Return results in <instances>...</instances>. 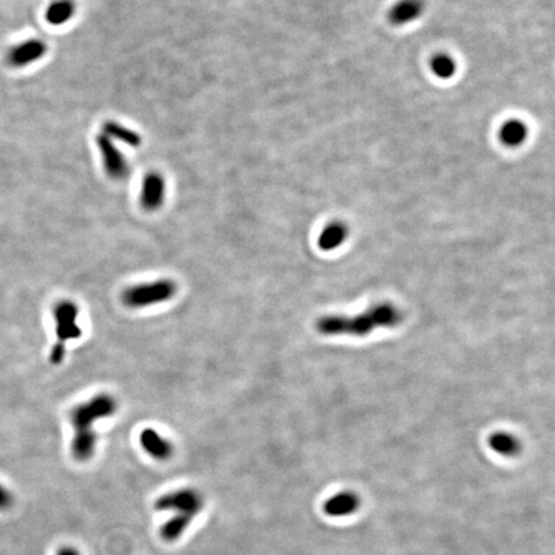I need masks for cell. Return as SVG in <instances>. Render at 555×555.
Returning a JSON list of instances; mask_svg holds the SVG:
<instances>
[{"instance_id":"cell-4","label":"cell","mask_w":555,"mask_h":555,"mask_svg":"<svg viewBox=\"0 0 555 555\" xmlns=\"http://www.w3.org/2000/svg\"><path fill=\"white\" fill-rule=\"evenodd\" d=\"M205 506L203 496L194 488H180L159 496L155 503L159 512H172L174 516H185L194 518Z\"/></svg>"},{"instance_id":"cell-15","label":"cell","mask_w":555,"mask_h":555,"mask_svg":"<svg viewBox=\"0 0 555 555\" xmlns=\"http://www.w3.org/2000/svg\"><path fill=\"white\" fill-rule=\"evenodd\" d=\"M499 137L508 147H517L521 146L527 138V128L522 121L510 120L501 126Z\"/></svg>"},{"instance_id":"cell-8","label":"cell","mask_w":555,"mask_h":555,"mask_svg":"<svg viewBox=\"0 0 555 555\" xmlns=\"http://www.w3.org/2000/svg\"><path fill=\"white\" fill-rule=\"evenodd\" d=\"M139 444L141 449L150 457L163 462L170 459L174 454V446L171 441L162 436L155 428H144L139 435Z\"/></svg>"},{"instance_id":"cell-10","label":"cell","mask_w":555,"mask_h":555,"mask_svg":"<svg viewBox=\"0 0 555 555\" xmlns=\"http://www.w3.org/2000/svg\"><path fill=\"white\" fill-rule=\"evenodd\" d=\"M423 12L420 0H400L389 12V21L395 25H405L416 20Z\"/></svg>"},{"instance_id":"cell-2","label":"cell","mask_w":555,"mask_h":555,"mask_svg":"<svg viewBox=\"0 0 555 555\" xmlns=\"http://www.w3.org/2000/svg\"><path fill=\"white\" fill-rule=\"evenodd\" d=\"M403 321L400 310L392 304H379L356 317H324L317 323L323 336L364 337L377 328L397 327Z\"/></svg>"},{"instance_id":"cell-14","label":"cell","mask_w":555,"mask_h":555,"mask_svg":"<svg viewBox=\"0 0 555 555\" xmlns=\"http://www.w3.org/2000/svg\"><path fill=\"white\" fill-rule=\"evenodd\" d=\"M346 225L342 223H332L324 229L319 237L317 245L323 251H333L339 247L347 238Z\"/></svg>"},{"instance_id":"cell-9","label":"cell","mask_w":555,"mask_h":555,"mask_svg":"<svg viewBox=\"0 0 555 555\" xmlns=\"http://www.w3.org/2000/svg\"><path fill=\"white\" fill-rule=\"evenodd\" d=\"M47 53V45L39 39H30L12 48L8 53V62L13 67H26L41 60Z\"/></svg>"},{"instance_id":"cell-19","label":"cell","mask_w":555,"mask_h":555,"mask_svg":"<svg viewBox=\"0 0 555 555\" xmlns=\"http://www.w3.org/2000/svg\"><path fill=\"white\" fill-rule=\"evenodd\" d=\"M66 352H67V350H66V346L65 345H62V343H54L53 347H52V350H50L49 354V361L53 364V365H60L63 363V360H65V357H66Z\"/></svg>"},{"instance_id":"cell-16","label":"cell","mask_w":555,"mask_h":555,"mask_svg":"<svg viewBox=\"0 0 555 555\" xmlns=\"http://www.w3.org/2000/svg\"><path fill=\"white\" fill-rule=\"evenodd\" d=\"M192 518L185 516H172L169 521L162 525L161 528V537L168 541L172 543L177 541L184 532L188 530L189 525L192 523Z\"/></svg>"},{"instance_id":"cell-12","label":"cell","mask_w":555,"mask_h":555,"mask_svg":"<svg viewBox=\"0 0 555 555\" xmlns=\"http://www.w3.org/2000/svg\"><path fill=\"white\" fill-rule=\"evenodd\" d=\"M103 134L112 139L113 141L119 140L121 143H125L126 146L134 148L139 147L141 143V138L137 131L129 129L116 121H107L103 125Z\"/></svg>"},{"instance_id":"cell-20","label":"cell","mask_w":555,"mask_h":555,"mask_svg":"<svg viewBox=\"0 0 555 555\" xmlns=\"http://www.w3.org/2000/svg\"><path fill=\"white\" fill-rule=\"evenodd\" d=\"M13 504V495L5 486L0 484V510L8 509Z\"/></svg>"},{"instance_id":"cell-17","label":"cell","mask_w":555,"mask_h":555,"mask_svg":"<svg viewBox=\"0 0 555 555\" xmlns=\"http://www.w3.org/2000/svg\"><path fill=\"white\" fill-rule=\"evenodd\" d=\"M488 445L497 454L506 456L516 455L521 447L516 437L506 432H497L490 437Z\"/></svg>"},{"instance_id":"cell-5","label":"cell","mask_w":555,"mask_h":555,"mask_svg":"<svg viewBox=\"0 0 555 555\" xmlns=\"http://www.w3.org/2000/svg\"><path fill=\"white\" fill-rule=\"evenodd\" d=\"M79 314L78 304L71 299H60L54 305L53 317L57 343L66 346L69 341H76L82 336V330L79 326Z\"/></svg>"},{"instance_id":"cell-7","label":"cell","mask_w":555,"mask_h":555,"mask_svg":"<svg viewBox=\"0 0 555 555\" xmlns=\"http://www.w3.org/2000/svg\"><path fill=\"white\" fill-rule=\"evenodd\" d=\"M166 199V181L159 172H149L143 179L140 188V205L148 212L162 207Z\"/></svg>"},{"instance_id":"cell-6","label":"cell","mask_w":555,"mask_h":555,"mask_svg":"<svg viewBox=\"0 0 555 555\" xmlns=\"http://www.w3.org/2000/svg\"><path fill=\"white\" fill-rule=\"evenodd\" d=\"M97 146L100 148L103 168L109 178L117 181L128 178L130 172L129 162L124 153L117 148L115 141L102 133L97 137Z\"/></svg>"},{"instance_id":"cell-3","label":"cell","mask_w":555,"mask_h":555,"mask_svg":"<svg viewBox=\"0 0 555 555\" xmlns=\"http://www.w3.org/2000/svg\"><path fill=\"white\" fill-rule=\"evenodd\" d=\"M178 293V284L169 278H159L125 288L121 301L126 308H147L169 302Z\"/></svg>"},{"instance_id":"cell-13","label":"cell","mask_w":555,"mask_h":555,"mask_svg":"<svg viewBox=\"0 0 555 555\" xmlns=\"http://www.w3.org/2000/svg\"><path fill=\"white\" fill-rule=\"evenodd\" d=\"M76 13V4L73 0H56L47 10L45 17L50 25L60 26L67 23Z\"/></svg>"},{"instance_id":"cell-18","label":"cell","mask_w":555,"mask_h":555,"mask_svg":"<svg viewBox=\"0 0 555 555\" xmlns=\"http://www.w3.org/2000/svg\"><path fill=\"white\" fill-rule=\"evenodd\" d=\"M431 67L433 73L440 79H450L451 76H454L456 69L455 62L446 54L436 56L432 60Z\"/></svg>"},{"instance_id":"cell-21","label":"cell","mask_w":555,"mask_h":555,"mask_svg":"<svg viewBox=\"0 0 555 555\" xmlns=\"http://www.w3.org/2000/svg\"><path fill=\"white\" fill-rule=\"evenodd\" d=\"M57 555H80V553L72 546H65V547H60V550L57 552Z\"/></svg>"},{"instance_id":"cell-11","label":"cell","mask_w":555,"mask_h":555,"mask_svg":"<svg viewBox=\"0 0 555 555\" xmlns=\"http://www.w3.org/2000/svg\"><path fill=\"white\" fill-rule=\"evenodd\" d=\"M359 500L356 496L351 492H341L330 497L324 506V510L328 516L345 517L356 510Z\"/></svg>"},{"instance_id":"cell-1","label":"cell","mask_w":555,"mask_h":555,"mask_svg":"<svg viewBox=\"0 0 555 555\" xmlns=\"http://www.w3.org/2000/svg\"><path fill=\"white\" fill-rule=\"evenodd\" d=\"M119 409L117 400L107 392L97 394L73 407L69 414L73 427L71 453L78 462H87L94 455L98 436L94 429L100 419L115 416Z\"/></svg>"}]
</instances>
